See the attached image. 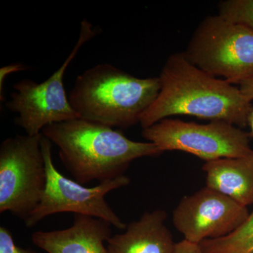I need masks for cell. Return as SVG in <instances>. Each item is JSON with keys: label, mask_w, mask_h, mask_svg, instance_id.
Masks as SVG:
<instances>
[{"label": "cell", "mask_w": 253, "mask_h": 253, "mask_svg": "<svg viewBox=\"0 0 253 253\" xmlns=\"http://www.w3.org/2000/svg\"><path fill=\"white\" fill-rule=\"evenodd\" d=\"M174 253H204L200 244L190 242L183 240L179 243H176Z\"/></svg>", "instance_id": "e0dca14e"}, {"label": "cell", "mask_w": 253, "mask_h": 253, "mask_svg": "<svg viewBox=\"0 0 253 253\" xmlns=\"http://www.w3.org/2000/svg\"><path fill=\"white\" fill-rule=\"evenodd\" d=\"M142 136L149 142L156 144L163 153L184 151L206 162L253 154L249 134L223 121L203 125L166 118L143 129Z\"/></svg>", "instance_id": "ba28073f"}, {"label": "cell", "mask_w": 253, "mask_h": 253, "mask_svg": "<svg viewBox=\"0 0 253 253\" xmlns=\"http://www.w3.org/2000/svg\"><path fill=\"white\" fill-rule=\"evenodd\" d=\"M239 89L246 98L252 101L253 100V76L240 83Z\"/></svg>", "instance_id": "ac0fdd59"}, {"label": "cell", "mask_w": 253, "mask_h": 253, "mask_svg": "<svg viewBox=\"0 0 253 253\" xmlns=\"http://www.w3.org/2000/svg\"><path fill=\"white\" fill-rule=\"evenodd\" d=\"M167 217L163 210L144 213L126 225L125 232L108 240V253H174L176 243L165 224Z\"/></svg>", "instance_id": "8fae6325"}, {"label": "cell", "mask_w": 253, "mask_h": 253, "mask_svg": "<svg viewBox=\"0 0 253 253\" xmlns=\"http://www.w3.org/2000/svg\"><path fill=\"white\" fill-rule=\"evenodd\" d=\"M219 15L253 31V0H227L219 4Z\"/></svg>", "instance_id": "5bb4252c"}, {"label": "cell", "mask_w": 253, "mask_h": 253, "mask_svg": "<svg viewBox=\"0 0 253 253\" xmlns=\"http://www.w3.org/2000/svg\"><path fill=\"white\" fill-rule=\"evenodd\" d=\"M160 89L158 77L136 78L102 63L78 76L68 99L81 119L127 128L139 123Z\"/></svg>", "instance_id": "3957f363"}, {"label": "cell", "mask_w": 253, "mask_h": 253, "mask_svg": "<svg viewBox=\"0 0 253 253\" xmlns=\"http://www.w3.org/2000/svg\"><path fill=\"white\" fill-rule=\"evenodd\" d=\"M158 78L157 97L139 120L143 129L176 115L247 126L252 101L239 87L196 67L184 54L172 55Z\"/></svg>", "instance_id": "6da1fadb"}, {"label": "cell", "mask_w": 253, "mask_h": 253, "mask_svg": "<svg viewBox=\"0 0 253 253\" xmlns=\"http://www.w3.org/2000/svg\"><path fill=\"white\" fill-rule=\"evenodd\" d=\"M111 226L99 218L75 214L70 227L36 231L31 240L47 253H109L105 243L112 236Z\"/></svg>", "instance_id": "30bf717a"}, {"label": "cell", "mask_w": 253, "mask_h": 253, "mask_svg": "<svg viewBox=\"0 0 253 253\" xmlns=\"http://www.w3.org/2000/svg\"><path fill=\"white\" fill-rule=\"evenodd\" d=\"M42 134L59 148L63 166L83 185L116 179L134 160L163 154L153 143L131 140L114 128L81 118L49 125Z\"/></svg>", "instance_id": "7a4b0ae2"}, {"label": "cell", "mask_w": 253, "mask_h": 253, "mask_svg": "<svg viewBox=\"0 0 253 253\" xmlns=\"http://www.w3.org/2000/svg\"><path fill=\"white\" fill-rule=\"evenodd\" d=\"M96 34L93 25L83 20L76 46L56 72L41 83L24 79L14 84L6 106L17 114L14 122L26 134L38 135L49 125L79 118L70 104L63 76L80 49Z\"/></svg>", "instance_id": "52a82bcc"}, {"label": "cell", "mask_w": 253, "mask_h": 253, "mask_svg": "<svg viewBox=\"0 0 253 253\" xmlns=\"http://www.w3.org/2000/svg\"><path fill=\"white\" fill-rule=\"evenodd\" d=\"M42 151L46 172V184L41 202L24 221L28 227H33L44 218L62 212H73L99 218L118 229H126V225L111 208L106 196L111 191L129 184V179L123 175L116 179L100 182L94 187H86L78 181L63 176L53 163L52 143L42 136Z\"/></svg>", "instance_id": "8992f818"}, {"label": "cell", "mask_w": 253, "mask_h": 253, "mask_svg": "<svg viewBox=\"0 0 253 253\" xmlns=\"http://www.w3.org/2000/svg\"><path fill=\"white\" fill-rule=\"evenodd\" d=\"M0 253H36L19 247L15 243L11 233L5 226L0 227Z\"/></svg>", "instance_id": "9a60e30c"}, {"label": "cell", "mask_w": 253, "mask_h": 253, "mask_svg": "<svg viewBox=\"0 0 253 253\" xmlns=\"http://www.w3.org/2000/svg\"><path fill=\"white\" fill-rule=\"evenodd\" d=\"M204 253H253V211L234 232L200 244Z\"/></svg>", "instance_id": "4fadbf2b"}, {"label": "cell", "mask_w": 253, "mask_h": 253, "mask_svg": "<svg viewBox=\"0 0 253 253\" xmlns=\"http://www.w3.org/2000/svg\"><path fill=\"white\" fill-rule=\"evenodd\" d=\"M206 186L247 206L253 204V154L244 157L221 158L203 166Z\"/></svg>", "instance_id": "7c38bea8"}, {"label": "cell", "mask_w": 253, "mask_h": 253, "mask_svg": "<svg viewBox=\"0 0 253 253\" xmlns=\"http://www.w3.org/2000/svg\"><path fill=\"white\" fill-rule=\"evenodd\" d=\"M27 69L26 66L23 63H13L7 65L0 69V99L1 101L4 99V84L6 77L11 73L20 72Z\"/></svg>", "instance_id": "2e32d148"}, {"label": "cell", "mask_w": 253, "mask_h": 253, "mask_svg": "<svg viewBox=\"0 0 253 253\" xmlns=\"http://www.w3.org/2000/svg\"><path fill=\"white\" fill-rule=\"evenodd\" d=\"M248 124L251 126V134L253 136V108L251 110V112L250 113L249 120H248Z\"/></svg>", "instance_id": "d6986e66"}, {"label": "cell", "mask_w": 253, "mask_h": 253, "mask_svg": "<svg viewBox=\"0 0 253 253\" xmlns=\"http://www.w3.org/2000/svg\"><path fill=\"white\" fill-rule=\"evenodd\" d=\"M184 54L208 74L240 84L253 76V31L219 14L208 16L195 31Z\"/></svg>", "instance_id": "277c9868"}, {"label": "cell", "mask_w": 253, "mask_h": 253, "mask_svg": "<svg viewBox=\"0 0 253 253\" xmlns=\"http://www.w3.org/2000/svg\"><path fill=\"white\" fill-rule=\"evenodd\" d=\"M247 207L212 188L184 196L173 212V224L184 240L200 244L234 232L249 217Z\"/></svg>", "instance_id": "9c48e42d"}, {"label": "cell", "mask_w": 253, "mask_h": 253, "mask_svg": "<svg viewBox=\"0 0 253 253\" xmlns=\"http://www.w3.org/2000/svg\"><path fill=\"white\" fill-rule=\"evenodd\" d=\"M42 134L16 135L0 146V213L9 212L23 221L41 202L45 189Z\"/></svg>", "instance_id": "5b68a950"}]
</instances>
